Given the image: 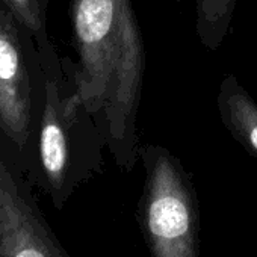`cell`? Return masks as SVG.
I'll return each instance as SVG.
<instances>
[{
  "instance_id": "6da1fadb",
  "label": "cell",
  "mask_w": 257,
  "mask_h": 257,
  "mask_svg": "<svg viewBox=\"0 0 257 257\" xmlns=\"http://www.w3.org/2000/svg\"><path fill=\"white\" fill-rule=\"evenodd\" d=\"M77 94L121 170L140 159L146 49L132 0H73Z\"/></svg>"
},
{
  "instance_id": "7a4b0ae2",
  "label": "cell",
  "mask_w": 257,
  "mask_h": 257,
  "mask_svg": "<svg viewBox=\"0 0 257 257\" xmlns=\"http://www.w3.org/2000/svg\"><path fill=\"white\" fill-rule=\"evenodd\" d=\"M146 170L138 218L152 257H200V213L191 176L162 146H141Z\"/></svg>"
},
{
  "instance_id": "3957f363",
  "label": "cell",
  "mask_w": 257,
  "mask_h": 257,
  "mask_svg": "<svg viewBox=\"0 0 257 257\" xmlns=\"http://www.w3.org/2000/svg\"><path fill=\"white\" fill-rule=\"evenodd\" d=\"M77 94L74 83L67 95L62 94L59 82L49 79L46 83V106L40 131V165L44 188L53 204L62 209L76 185L98 168L76 150L74 128L91 119ZM94 119V118H92Z\"/></svg>"
},
{
  "instance_id": "277c9868",
  "label": "cell",
  "mask_w": 257,
  "mask_h": 257,
  "mask_svg": "<svg viewBox=\"0 0 257 257\" xmlns=\"http://www.w3.org/2000/svg\"><path fill=\"white\" fill-rule=\"evenodd\" d=\"M0 257H70L35 200L0 156Z\"/></svg>"
},
{
  "instance_id": "5b68a950",
  "label": "cell",
  "mask_w": 257,
  "mask_h": 257,
  "mask_svg": "<svg viewBox=\"0 0 257 257\" xmlns=\"http://www.w3.org/2000/svg\"><path fill=\"white\" fill-rule=\"evenodd\" d=\"M31 83L11 19L0 10V127L19 147L29 137Z\"/></svg>"
},
{
  "instance_id": "8992f818",
  "label": "cell",
  "mask_w": 257,
  "mask_h": 257,
  "mask_svg": "<svg viewBox=\"0 0 257 257\" xmlns=\"http://www.w3.org/2000/svg\"><path fill=\"white\" fill-rule=\"evenodd\" d=\"M218 115L230 137L257 156V103L236 76L222 79L216 95Z\"/></svg>"
},
{
  "instance_id": "52a82bcc",
  "label": "cell",
  "mask_w": 257,
  "mask_h": 257,
  "mask_svg": "<svg viewBox=\"0 0 257 257\" xmlns=\"http://www.w3.org/2000/svg\"><path fill=\"white\" fill-rule=\"evenodd\" d=\"M237 0H194L195 32L200 43L215 52L224 43Z\"/></svg>"
},
{
  "instance_id": "ba28073f",
  "label": "cell",
  "mask_w": 257,
  "mask_h": 257,
  "mask_svg": "<svg viewBox=\"0 0 257 257\" xmlns=\"http://www.w3.org/2000/svg\"><path fill=\"white\" fill-rule=\"evenodd\" d=\"M19 20L32 32L41 35L44 29L43 0H8Z\"/></svg>"
}]
</instances>
